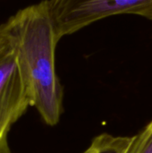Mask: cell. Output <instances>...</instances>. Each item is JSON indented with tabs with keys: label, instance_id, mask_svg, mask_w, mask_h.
Returning a JSON list of instances; mask_svg holds the SVG:
<instances>
[{
	"label": "cell",
	"instance_id": "6da1fadb",
	"mask_svg": "<svg viewBox=\"0 0 152 153\" xmlns=\"http://www.w3.org/2000/svg\"><path fill=\"white\" fill-rule=\"evenodd\" d=\"M9 22L16 40L17 64L34 107L44 122L56 126L63 111V88L56 73L59 42L51 21L48 1L21 9Z\"/></svg>",
	"mask_w": 152,
	"mask_h": 153
},
{
	"label": "cell",
	"instance_id": "7a4b0ae2",
	"mask_svg": "<svg viewBox=\"0 0 152 153\" xmlns=\"http://www.w3.org/2000/svg\"><path fill=\"white\" fill-rule=\"evenodd\" d=\"M56 39L105 18L134 14L152 21V0H47Z\"/></svg>",
	"mask_w": 152,
	"mask_h": 153
},
{
	"label": "cell",
	"instance_id": "3957f363",
	"mask_svg": "<svg viewBox=\"0 0 152 153\" xmlns=\"http://www.w3.org/2000/svg\"><path fill=\"white\" fill-rule=\"evenodd\" d=\"M29 107L31 100L18 67L15 37L6 21L0 24V153H11L8 134Z\"/></svg>",
	"mask_w": 152,
	"mask_h": 153
},
{
	"label": "cell",
	"instance_id": "277c9868",
	"mask_svg": "<svg viewBox=\"0 0 152 153\" xmlns=\"http://www.w3.org/2000/svg\"><path fill=\"white\" fill-rule=\"evenodd\" d=\"M133 141V137L102 134L94 138L90 147L83 153H126Z\"/></svg>",
	"mask_w": 152,
	"mask_h": 153
},
{
	"label": "cell",
	"instance_id": "5b68a950",
	"mask_svg": "<svg viewBox=\"0 0 152 153\" xmlns=\"http://www.w3.org/2000/svg\"><path fill=\"white\" fill-rule=\"evenodd\" d=\"M126 153H152V121L136 136Z\"/></svg>",
	"mask_w": 152,
	"mask_h": 153
}]
</instances>
